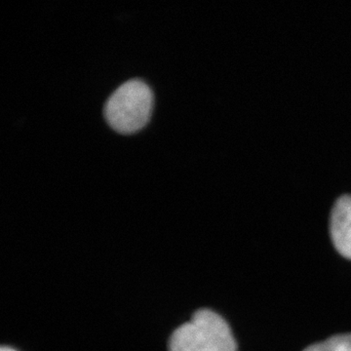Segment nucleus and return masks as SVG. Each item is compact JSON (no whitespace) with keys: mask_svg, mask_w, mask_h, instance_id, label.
I'll return each mask as SVG.
<instances>
[{"mask_svg":"<svg viewBox=\"0 0 351 351\" xmlns=\"http://www.w3.org/2000/svg\"><path fill=\"white\" fill-rule=\"evenodd\" d=\"M169 351H237L226 321L211 309H199L171 336Z\"/></svg>","mask_w":351,"mask_h":351,"instance_id":"1","label":"nucleus"},{"mask_svg":"<svg viewBox=\"0 0 351 351\" xmlns=\"http://www.w3.org/2000/svg\"><path fill=\"white\" fill-rule=\"evenodd\" d=\"M151 88L143 80H130L108 97L104 107L108 123L119 133H133L149 121L152 108Z\"/></svg>","mask_w":351,"mask_h":351,"instance_id":"2","label":"nucleus"},{"mask_svg":"<svg viewBox=\"0 0 351 351\" xmlns=\"http://www.w3.org/2000/svg\"><path fill=\"white\" fill-rule=\"evenodd\" d=\"M330 232L336 250L351 260V195H341L335 203L330 219Z\"/></svg>","mask_w":351,"mask_h":351,"instance_id":"3","label":"nucleus"},{"mask_svg":"<svg viewBox=\"0 0 351 351\" xmlns=\"http://www.w3.org/2000/svg\"><path fill=\"white\" fill-rule=\"evenodd\" d=\"M302 351H351V334L336 335Z\"/></svg>","mask_w":351,"mask_h":351,"instance_id":"4","label":"nucleus"},{"mask_svg":"<svg viewBox=\"0 0 351 351\" xmlns=\"http://www.w3.org/2000/svg\"><path fill=\"white\" fill-rule=\"evenodd\" d=\"M0 351H17L13 350V348H9V346H2L1 350Z\"/></svg>","mask_w":351,"mask_h":351,"instance_id":"5","label":"nucleus"}]
</instances>
